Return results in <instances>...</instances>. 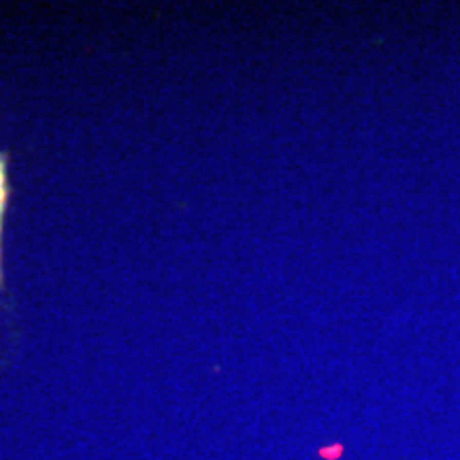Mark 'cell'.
<instances>
[{"label": "cell", "instance_id": "cell-1", "mask_svg": "<svg viewBox=\"0 0 460 460\" xmlns=\"http://www.w3.org/2000/svg\"><path fill=\"white\" fill-rule=\"evenodd\" d=\"M7 196H9V190H7V162H5V158L0 156V228H3V213H5V207H7ZM0 281H3V273H0Z\"/></svg>", "mask_w": 460, "mask_h": 460}]
</instances>
